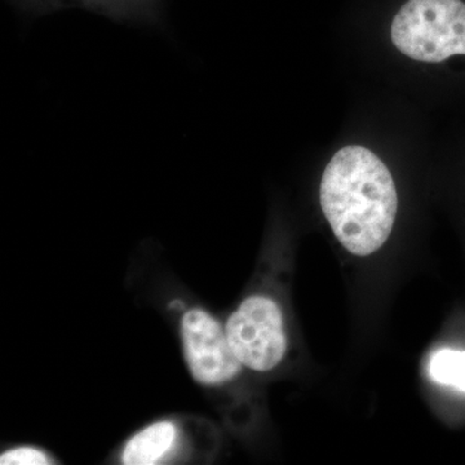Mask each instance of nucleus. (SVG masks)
<instances>
[{
    "label": "nucleus",
    "instance_id": "obj_1",
    "mask_svg": "<svg viewBox=\"0 0 465 465\" xmlns=\"http://www.w3.org/2000/svg\"><path fill=\"white\" fill-rule=\"evenodd\" d=\"M320 203L336 240L356 256H369L390 238L399 210L396 183L374 152L345 146L324 168Z\"/></svg>",
    "mask_w": 465,
    "mask_h": 465
},
{
    "label": "nucleus",
    "instance_id": "obj_2",
    "mask_svg": "<svg viewBox=\"0 0 465 465\" xmlns=\"http://www.w3.org/2000/svg\"><path fill=\"white\" fill-rule=\"evenodd\" d=\"M397 50L411 60H465L464 0H409L391 26Z\"/></svg>",
    "mask_w": 465,
    "mask_h": 465
},
{
    "label": "nucleus",
    "instance_id": "obj_3",
    "mask_svg": "<svg viewBox=\"0 0 465 465\" xmlns=\"http://www.w3.org/2000/svg\"><path fill=\"white\" fill-rule=\"evenodd\" d=\"M226 338L243 367L268 372L282 362L287 353L286 323L274 299L251 295L229 316Z\"/></svg>",
    "mask_w": 465,
    "mask_h": 465
},
{
    "label": "nucleus",
    "instance_id": "obj_4",
    "mask_svg": "<svg viewBox=\"0 0 465 465\" xmlns=\"http://www.w3.org/2000/svg\"><path fill=\"white\" fill-rule=\"evenodd\" d=\"M180 339L186 367L201 387L222 388L238 378L242 363L225 329L206 309L191 307L180 317Z\"/></svg>",
    "mask_w": 465,
    "mask_h": 465
},
{
    "label": "nucleus",
    "instance_id": "obj_5",
    "mask_svg": "<svg viewBox=\"0 0 465 465\" xmlns=\"http://www.w3.org/2000/svg\"><path fill=\"white\" fill-rule=\"evenodd\" d=\"M186 445L188 436L182 421L163 419L149 424L125 440L119 460L124 465L167 464L182 459Z\"/></svg>",
    "mask_w": 465,
    "mask_h": 465
},
{
    "label": "nucleus",
    "instance_id": "obj_6",
    "mask_svg": "<svg viewBox=\"0 0 465 465\" xmlns=\"http://www.w3.org/2000/svg\"><path fill=\"white\" fill-rule=\"evenodd\" d=\"M430 375L433 381L465 391V351L440 349L430 358Z\"/></svg>",
    "mask_w": 465,
    "mask_h": 465
},
{
    "label": "nucleus",
    "instance_id": "obj_7",
    "mask_svg": "<svg viewBox=\"0 0 465 465\" xmlns=\"http://www.w3.org/2000/svg\"><path fill=\"white\" fill-rule=\"evenodd\" d=\"M52 459L47 452L38 448L21 446L7 450L0 455L2 465H48L52 464Z\"/></svg>",
    "mask_w": 465,
    "mask_h": 465
}]
</instances>
